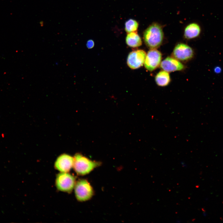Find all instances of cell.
<instances>
[{"instance_id":"15","label":"cell","mask_w":223,"mask_h":223,"mask_svg":"<svg viewBox=\"0 0 223 223\" xmlns=\"http://www.w3.org/2000/svg\"><path fill=\"white\" fill-rule=\"evenodd\" d=\"M215 72L217 73H219L221 71V69L219 67H216L214 69Z\"/></svg>"},{"instance_id":"6","label":"cell","mask_w":223,"mask_h":223,"mask_svg":"<svg viewBox=\"0 0 223 223\" xmlns=\"http://www.w3.org/2000/svg\"><path fill=\"white\" fill-rule=\"evenodd\" d=\"M146 55V52L143 50H138L132 51L128 57V65L133 69L140 68L144 63Z\"/></svg>"},{"instance_id":"5","label":"cell","mask_w":223,"mask_h":223,"mask_svg":"<svg viewBox=\"0 0 223 223\" xmlns=\"http://www.w3.org/2000/svg\"><path fill=\"white\" fill-rule=\"evenodd\" d=\"M162 55L159 51L156 49H151L146 54L145 67L148 71H153L159 67Z\"/></svg>"},{"instance_id":"3","label":"cell","mask_w":223,"mask_h":223,"mask_svg":"<svg viewBox=\"0 0 223 223\" xmlns=\"http://www.w3.org/2000/svg\"><path fill=\"white\" fill-rule=\"evenodd\" d=\"M75 191L77 199L81 201L90 199L94 194L92 187L85 179L80 180L77 182L75 185Z\"/></svg>"},{"instance_id":"2","label":"cell","mask_w":223,"mask_h":223,"mask_svg":"<svg viewBox=\"0 0 223 223\" xmlns=\"http://www.w3.org/2000/svg\"><path fill=\"white\" fill-rule=\"evenodd\" d=\"M101 164L100 162L91 160L79 153L76 154L74 158L73 167L76 173L79 175L89 173Z\"/></svg>"},{"instance_id":"4","label":"cell","mask_w":223,"mask_h":223,"mask_svg":"<svg viewBox=\"0 0 223 223\" xmlns=\"http://www.w3.org/2000/svg\"><path fill=\"white\" fill-rule=\"evenodd\" d=\"M75 177L67 172L58 174L56 180V185L57 189L60 191L70 192L75 185Z\"/></svg>"},{"instance_id":"12","label":"cell","mask_w":223,"mask_h":223,"mask_svg":"<svg viewBox=\"0 0 223 223\" xmlns=\"http://www.w3.org/2000/svg\"><path fill=\"white\" fill-rule=\"evenodd\" d=\"M155 81L157 85L161 86H166L170 81V78L168 72L161 71L159 72L155 77Z\"/></svg>"},{"instance_id":"1","label":"cell","mask_w":223,"mask_h":223,"mask_svg":"<svg viewBox=\"0 0 223 223\" xmlns=\"http://www.w3.org/2000/svg\"><path fill=\"white\" fill-rule=\"evenodd\" d=\"M162 27L153 23L144 31L143 38L146 45L151 49H156L162 44L164 39Z\"/></svg>"},{"instance_id":"9","label":"cell","mask_w":223,"mask_h":223,"mask_svg":"<svg viewBox=\"0 0 223 223\" xmlns=\"http://www.w3.org/2000/svg\"><path fill=\"white\" fill-rule=\"evenodd\" d=\"M160 67L168 72L181 70L184 68V65L178 60L170 57H167L162 62Z\"/></svg>"},{"instance_id":"10","label":"cell","mask_w":223,"mask_h":223,"mask_svg":"<svg viewBox=\"0 0 223 223\" xmlns=\"http://www.w3.org/2000/svg\"><path fill=\"white\" fill-rule=\"evenodd\" d=\"M201 32L200 26L196 23H192L185 27L184 31V36L187 39L194 38L198 37Z\"/></svg>"},{"instance_id":"8","label":"cell","mask_w":223,"mask_h":223,"mask_svg":"<svg viewBox=\"0 0 223 223\" xmlns=\"http://www.w3.org/2000/svg\"><path fill=\"white\" fill-rule=\"evenodd\" d=\"M74 163V158L71 156L63 154L60 155L55 163V167L62 172H67L69 171Z\"/></svg>"},{"instance_id":"7","label":"cell","mask_w":223,"mask_h":223,"mask_svg":"<svg viewBox=\"0 0 223 223\" xmlns=\"http://www.w3.org/2000/svg\"><path fill=\"white\" fill-rule=\"evenodd\" d=\"M174 57L179 60L186 61L191 59L194 55L192 49L187 45L180 43L175 47L173 52Z\"/></svg>"},{"instance_id":"14","label":"cell","mask_w":223,"mask_h":223,"mask_svg":"<svg viewBox=\"0 0 223 223\" xmlns=\"http://www.w3.org/2000/svg\"><path fill=\"white\" fill-rule=\"evenodd\" d=\"M94 46V42L92 40H89L87 42L86 46L89 49L92 48Z\"/></svg>"},{"instance_id":"13","label":"cell","mask_w":223,"mask_h":223,"mask_svg":"<svg viewBox=\"0 0 223 223\" xmlns=\"http://www.w3.org/2000/svg\"><path fill=\"white\" fill-rule=\"evenodd\" d=\"M139 26L138 23L136 20L131 19L127 20L125 23V29L127 33L136 32Z\"/></svg>"},{"instance_id":"11","label":"cell","mask_w":223,"mask_h":223,"mask_svg":"<svg viewBox=\"0 0 223 223\" xmlns=\"http://www.w3.org/2000/svg\"><path fill=\"white\" fill-rule=\"evenodd\" d=\"M125 40L127 44L130 47H138L142 43L141 38L137 32L127 33Z\"/></svg>"}]
</instances>
